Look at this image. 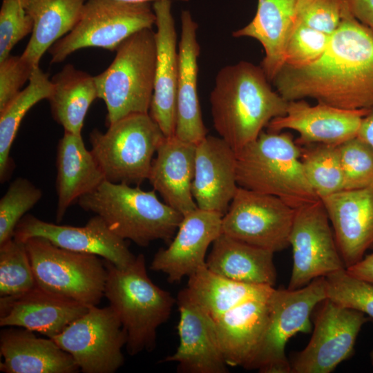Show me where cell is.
Here are the masks:
<instances>
[{
	"instance_id": "cell-15",
	"label": "cell",
	"mask_w": 373,
	"mask_h": 373,
	"mask_svg": "<svg viewBox=\"0 0 373 373\" xmlns=\"http://www.w3.org/2000/svg\"><path fill=\"white\" fill-rule=\"evenodd\" d=\"M33 237L46 238L63 249L98 256L120 268L126 267L136 258L125 240L114 233L97 215L85 225L74 227L50 223L26 214L17 225L13 238L25 242Z\"/></svg>"
},
{
	"instance_id": "cell-11",
	"label": "cell",
	"mask_w": 373,
	"mask_h": 373,
	"mask_svg": "<svg viewBox=\"0 0 373 373\" xmlns=\"http://www.w3.org/2000/svg\"><path fill=\"white\" fill-rule=\"evenodd\" d=\"M52 339L70 354L84 373H114L124 363L122 350L126 334L110 305L90 306Z\"/></svg>"
},
{
	"instance_id": "cell-12",
	"label": "cell",
	"mask_w": 373,
	"mask_h": 373,
	"mask_svg": "<svg viewBox=\"0 0 373 373\" xmlns=\"http://www.w3.org/2000/svg\"><path fill=\"white\" fill-rule=\"evenodd\" d=\"M295 212L278 197L238 186L222 216V232L275 253L289 246Z\"/></svg>"
},
{
	"instance_id": "cell-18",
	"label": "cell",
	"mask_w": 373,
	"mask_h": 373,
	"mask_svg": "<svg viewBox=\"0 0 373 373\" xmlns=\"http://www.w3.org/2000/svg\"><path fill=\"white\" fill-rule=\"evenodd\" d=\"M179 345L162 362L178 363L180 373H226L227 365L215 334L213 321L182 289L178 295Z\"/></svg>"
},
{
	"instance_id": "cell-36",
	"label": "cell",
	"mask_w": 373,
	"mask_h": 373,
	"mask_svg": "<svg viewBox=\"0 0 373 373\" xmlns=\"http://www.w3.org/2000/svg\"><path fill=\"white\" fill-rule=\"evenodd\" d=\"M42 195L41 190L25 178L19 177L10 184L0 200V245L13 238L19 221Z\"/></svg>"
},
{
	"instance_id": "cell-45",
	"label": "cell",
	"mask_w": 373,
	"mask_h": 373,
	"mask_svg": "<svg viewBox=\"0 0 373 373\" xmlns=\"http://www.w3.org/2000/svg\"><path fill=\"white\" fill-rule=\"evenodd\" d=\"M357 137L373 148V106L363 117Z\"/></svg>"
},
{
	"instance_id": "cell-16",
	"label": "cell",
	"mask_w": 373,
	"mask_h": 373,
	"mask_svg": "<svg viewBox=\"0 0 373 373\" xmlns=\"http://www.w3.org/2000/svg\"><path fill=\"white\" fill-rule=\"evenodd\" d=\"M222 216L198 207L184 215L168 247L154 256L150 269L175 283L206 266L208 247L222 233Z\"/></svg>"
},
{
	"instance_id": "cell-24",
	"label": "cell",
	"mask_w": 373,
	"mask_h": 373,
	"mask_svg": "<svg viewBox=\"0 0 373 373\" xmlns=\"http://www.w3.org/2000/svg\"><path fill=\"white\" fill-rule=\"evenodd\" d=\"M196 144L175 135L165 137L153 159L148 180L164 202L183 216L198 208L191 185Z\"/></svg>"
},
{
	"instance_id": "cell-14",
	"label": "cell",
	"mask_w": 373,
	"mask_h": 373,
	"mask_svg": "<svg viewBox=\"0 0 373 373\" xmlns=\"http://www.w3.org/2000/svg\"><path fill=\"white\" fill-rule=\"evenodd\" d=\"M365 315L325 299L307 345L289 361L291 373L332 372L352 354Z\"/></svg>"
},
{
	"instance_id": "cell-31",
	"label": "cell",
	"mask_w": 373,
	"mask_h": 373,
	"mask_svg": "<svg viewBox=\"0 0 373 373\" xmlns=\"http://www.w3.org/2000/svg\"><path fill=\"white\" fill-rule=\"evenodd\" d=\"M52 91L48 98L53 119L64 131L82 135L88 110L98 97L95 76L66 64L51 79Z\"/></svg>"
},
{
	"instance_id": "cell-29",
	"label": "cell",
	"mask_w": 373,
	"mask_h": 373,
	"mask_svg": "<svg viewBox=\"0 0 373 373\" xmlns=\"http://www.w3.org/2000/svg\"><path fill=\"white\" fill-rule=\"evenodd\" d=\"M207 267L227 278L274 287L276 270L272 251L249 245L222 233L213 242Z\"/></svg>"
},
{
	"instance_id": "cell-25",
	"label": "cell",
	"mask_w": 373,
	"mask_h": 373,
	"mask_svg": "<svg viewBox=\"0 0 373 373\" xmlns=\"http://www.w3.org/2000/svg\"><path fill=\"white\" fill-rule=\"evenodd\" d=\"M269 298L247 301L213 320L228 366L245 367L256 351L269 321Z\"/></svg>"
},
{
	"instance_id": "cell-37",
	"label": "cell",
	"mask_w": 373,
	"mask_h": 373,
	"mask_svg": "<svg viewBox=\"0 0 373 373\" xmlns=\"http://www.w3.org/2000/svg\"><path fill=\"white\" fill-rule=\"evenodd\" d=\"M329 299L373 318V283L349 274L345 269L325 277Z\"/></svg>"
},
{
	"instance_id": "cell-33",
	"label": "cell",
	"mask_w": 373,
	"mask_h": 373,
	"mask_svg": "<svg viewBox=\"0 0 373 373\" xmlns=\"http://www.w3.org/2000/svg\"><path fill=\"white\" fill-rule=\"evenodd\" d=\"M52 87L48 75L37 66L28 86L0 111L1 182H5L13 171L14 164L10 153L21 121L32 106L43 99H48Z\"/></svg>"
},
{
	"instance_id": "cell-8",
	"label": "cell",
	"mask_w": 373,
	"mask_h": 373,
	"mask_svg": "<svg viewBox=\"0 0 373 373\" xmlns=\"http://www.w3.org/2000/svg\"><path fill=\"white\" fill-rule=\"evenodd\" d=\"M25 245L38 287L89 307L99 303L107 278L105 260L41 237L30 238Z\"/></svg>"
},
{
	"instance_id": "cell-20",
	"label": "cell",
	"mask_w": 373,
	"mask_h": 373,
	"mask_svg": "<svg viewBox=\"0 0 373 373\" xmlns=\"http://www.w3.org/2000/svg\"><path fill=\"white\" fill-rule=\"evenodd\" d=\"M238 188L236 152L220 137L207 135L195 147L191 191L197 207L224 216Z\"/></svg>"
},
{
	"instance_id": "cell-35",
	"label": "cell",
	"mask_w": 373,
	"mask_h": 373,
	"mask_svg": "<svg viewBox=\"0 0 373 373\" xmlns=\"http://www.w3.org/2000/svg\"><path fill=\"white\" fill-rule=\"evenodd\" d=\"M36 285L25 242L12 238L1 245V297L19 296Z\"/></svg>"
},
{
	"instance_id": "cell-4",
	"label": "cell",
	"mask_w": 373,
	"mask_h": 373,
	"mask_svg": "<svg viewBox=\"0 0 373 373\" xmlns=\"http://www.w3.org/2000/svg\"><path fill=\"white\" fill-rule=\"evenodd\" d=\"M77 203L84 211L100 216L117 236L141 247L157 240L171 242L183 218L161 202L154 189L144 191L139 186L106 180Z\"/></svg>"
},
{
	"instance_id": "cell-3",
	"label": "cell",
	"mask_w": 373,
	"mask_h": 373,
	"mask_svg": "<svg viewBox=\"0 0 373 373\" xmlns=\"http://www.w3.org/2000/svg\"><path fill=\"white\" fill-rule=\"evenodd\" d=\"M105 265L108 273L104 296L126 332L128 353L152 351L157 328L170 317L176 299L150 279L142 254L126 267L106 260Z\"/></svg>"
},
{
	"instance_id": "cell-21",
	"label": "cell",
	"mask_w": 373,
	"mask_h": 373,
	"mask_svg": "<svg viewBox=\"0 0 373 373\" xmlns=\"http://www.w3.org/2000/svg\"><path fill=\"white\" fill-rule=\"evenodd\" d=\"M321 200L346 269L373 247V187L342 190Z\"/></svg>"
},
{
	"instance_id": "cell-27",
	"label": "cell",
	"mask_w": 373,
	"mask_h": 373,
	"mask_svg": "<svg viewBox=\"0 0 373 373\" xmlns=\"http://www.w3.org/2000/svg\"><path fill=\"white\" fill-rule=\"evenodd\" d=\"M299 0H258L253 19L233 32L234 37H251L258 41L265 51L261 68L269 82L285 64L289 39L298 23Z\"/></svg>"
},
{
	"instance_id": "cell-41",
	"label": "cell",
	"mask_w": 373,
	"mask_h": 373,
	"mask_svg": "<svg viewBox=\"0 0 373 373\" xmlns=\"http://www.w3.org/2000/svg\"><path fill=\"white\" fill-rule=\"evenodd\" d=\"M350 12L345 0H299L298 21L327 35H332Z\"/></svg>"
},
{
	"instance_id": "cell-43",
	"label": "cell",
	"mask_w": 373,
	"mask_h": 373,
	"mask_svg": "<svg viewBox=\"0 0 373 373\" xmlns=\"http://www.w3.org/2000/svg\"><path fill=\"white\" fill-rule=\"evenodd\" d=\"M352 15L361 23H373V0H345Z\"/></svg>"
},
{
	"instance_id": "cell-39",
	"label": "cell",
	"mask_w": 373,
	"mask_h": 373,
	"mask_svg": "<svg viewBox=\"0 0 373 373\" xmlns=\"http://www.w3.org/2000/svg\"><path fill=\"white\" fill-rule=\"evenodd\" d=\"M330 37L298 21L287 44L284 66L300 68L315 62L325 52Z\"/></svg>"
},
{
	"instance_id": "cell-19",
	"label": "cell",
	"mask_w": 373,
	"mask_h": 373,
	"mask_svg": "<svg viewBox=\"0 0 373 373\" xmlns=\"http://www.w3.org/2000/svg\"><path fill=\"white\" fill-rule=\"evenodd\" d=\"M156 64L154 90L149 115L165 137L174 135L176 126V98L179 73L177 33L171 11V1H155Z\"/></svg>"
},
{
	"instance_id": "cell-9",
	"label": "cell",
	"mask_w": 373,
	"mask_h": 373,
	"mask_svg": "<svg viewBox=\"0 0 373 373\" xmlns=\"http://www.w3.org/2000/svg\"><path fill=\"white\" fill-rule=\"evenodd\" d=\"M150 3H131L116 0H86L75 28L48 50L51 64L63 61L85 48L115 51L134 33L155 25Z\"/></svg>"
},
{
	"instance_id": "cell-44",
	"label": "cell",
	"mask_w": 373,
	"mask_h": 373,
	"mask_svg": "<svg viewBox=\"0 0 373 373\" xmlns=\"http://www.w3.org/2000/svg\"><path fill=\"white\" fill-rule=\"evenodd\" d=\"M345 269L349 274L373 283V254Z\"/></svg>"
},
{
	"instance_id": "cell-7",
	"label": "cell",
	"mask_w": 373,
	"mask_h": 373,
	"mask_svg": "<svg viewBox=\"0 0 373 373\" xmlns=\"http://www.w3.org/2000/svg\"><path fill=\"white\" fill-rule=\"evenodd\" d=\"M164 137L149 113H135L108 125L105 132L94 128L89 142L105 180L139 186L148 180Z\"/></svg>"
},
{
	"instance_id": "cell-6",
	"label": "cell",
	"mask_w": 373,
	"mask_h": 373,
	"mask_svg": "<svg viewBox=\"0 0 373 373\" xmlns=\"http://www.w3.org/2000/svg\"><path fill=\"white\" fill-rule=\"evenodd\" d=\"M115 59L95 76L98 97L106 106V124L135 113H149L154 90L155 32L141 30L117 48Z\"/></svg>"
},
{
	"instance_id": "cell-48",
	"label": "cell",
	"mask_w": 373,
	"mask_h": 373,
	"mask_svg": "<svg viewBox=\"0 0 373 373\" xmlns=\"http://www.w3.org/2000/svg\"><path fill=\"white\" fill-rule=\"evenodd\" d=\"M368 28H370L371 32L373 35V23L372 25H370V26H368Z\"/></svg>"
},
{
	"instance_id": "cell-2",
	"label": "cell",
	"mask_w": 373,
	"mask_h": 373,
	"mask_svg": "<svg viewBox=\"0 0 373 373\" xmlns=\"http://www.w3.org/2000/svg\"><path fill=\"white\" fill-rule=\"evenodd\" d=\"M213 126L237 153L273 119L285 115L288 101L272 89L261 66L241 61L220 70L210 95Z\"/></svg>"
},
{
	"instance_id": "cell-40",
	"label": "cell",
	"mask_w": 373,
	"mask_h": 373,
	"mask_svg": "<svg viewBox=\"0 0 373 373\" xmlns=\"http://www.w3.org/2000/svg\"><path fill=\"white\" fill-rule=\"evenodd\" d=\"M30 0H2L0 9V61L13 47L32 32L33 21L28 13Z\"/></svg>"
},
{
	"instance_id": "cell-10",
	"label": "cell",
	"mask_w": 373,
	"mask_h": 373,
	"mask_svg": "<svg viewBox=\"0 0 373 373\" xmlns=\"http://www.w3.org/2000/svg\"><path fill=\"white\" fill-rule=\"evenodd\" d=\"M327 299L325 277L296 289H274L269 298V321L263 338L244 367L261 373H291L285 354L288 340L298 332L311 330L314 308Z\"/></svg>"
},
{
	"instance_id": "cell-32",
	"label": "cell",
	"mask_w": 373,
	"mask_h": 373,
	"mask_svg": "<svg viewBox=\"0 0 373 373\" xmlns=\"http://www.w3.org/2000/svg\"><path fill=\"white\" fill-rule=\"evenodd\" d=\"M86 0H30L28 11L33 21L29 41L21 57L39 66L46 51L78 23Z\"/></svg>"
},
{
	"instance_id": "cell-26",
	"label": "cell",
	"mask_w": 373,
	"mask_h": 373,
	"mask_svg": "<svg viewBox=\"0 0 373 373\" xmlns=\"http://www.w3.org/2000/svg\"><path fill=\"white\" fill-rule=\"evenodd\" d=\"M0 370L6 373H75L79 369L70 354L50 338L34 332L9 328L1 330Z\"/></svg>"
},
{
	"instance_id": "cell-22",
	"label": "cell",
	"mask_w": 373,
	"mask_h": 373,
	"mask_svg": "<svg viewBox=\"0 0 373 373\" xmlns=\"http://www.w3.org/2000/svg\"><path fill=\"white\" fill-rule=\"evenodd\" d=\"M88 308L36 285L23 294L1 297L0 326L20 327L52 338Z\"/></svg>"
},
{
	"instance_id": "cell-23",
	"label": "cell",
	"mask_w": 373,
	"mask_h": 373,
	"mask_svg": "<svg viewBox=\"0 0 373 373\" xmlns=\"http://www.w3.org/2000/svg\"><path fill=\"white\" fill-rule=\"evenodd\" d=\"M198 24L189 10L181 13V37L179 43V73L176 98L175 135L197 144L207 135L198 94V59L200 45Z\"/></svg>"
},
{
	"instance_id": "cell-28",
	"label": "cell",
	"mask_w": 373,
	"mask_h": 373,
	"mask_svg": "<svg viewBox=\"0 0 373 373\" xmlns=\"http://www.w3.org/2000/svg\"><path fill=\"white\" fill-rule=\"evenodd\" d=\"M56 220L60 222L78 199L95 190L104 176L82 136L64 131L57 147Z\"/></svg>"
},
{
	"instance_id": "cell-38",
	"label": "cell",
	"mask_w": 373,
	"mask_h": 373,
	"mask_svg": "<svg viewBox=\"0 0 373 373\" xmlns=\"http://www.w3.org/2000/svg\"><path fill=\"white\" fill-rule=\"evenodd\" d=\"M344 190L373 187V148L357 136L338 146Z\"/></svg>"
},
{
	"instance_id": "cell-47",
	"label": "cell",
	"mask_w": 373,
	"mask_h": 373,
	"mask_svg": "<svg viewBox=\"0 0 373 373\" xmlns=\"http://www.w3.org/2000/svg\"><path fill=\"white\" fill-rule=\"evenodd\" d=\"M370 361H371V363H372V365H373V350L370 352Z\"/></svg>"
},
{
	"instance_id": "cell-17",
	"label": "cell",
	"mask_w": 373,
	"mask_h": 373,
	"mask_svg": "<svg viewBox=\"0 0 373 373\" xmlns=\"http://www.w3.org/2000/svg\"><path fill=\"white\" fill-rule=\"evenodd\" d=\"M367 109L348 110L318 102L312 106L303 99L288 101L285 115L276 117L267 125L268 131L285 129L299 133L295 140L300 146L325 144L338 146L355 137Z\"/></svg>"
},
{
	"instance_id": "cell-46",
	"label": "cell",
	"mask_w": 373,
	"mask_h": 373,
	"mask_svg": "<svg viewBox=\"0 0 373 373\" xmlns=\"http://www.w3.org/2000/svg\"><path fill=\"white\" fill-rule=\"evenodd\" d=\"M126 3H151V2H155L157 1H164V0H116ZM171 1V0H170ZM178 1H188L189 0H178Z\"/></svg>"
},
{
	"instance_id": "cell-34",
	"label": "cell",
	"mask_w": 373,
	"mask_h": 373,
	"mask_svg": "<svg viewBox=\"0 0 373 373\" xmlns=\"http://www.w3.org/2000/svg\"><path fill=\"white\" fill-rule=\"evenodd\" d=\"M300 148L304 173L319 199L344 190L338 146L310 144Z\"/></svg>"
},
{
	"instance_id": "cell-5",
	"label": "cell",
	"mask_w": 373,
	"mask_h": 373,
	"mask_svg": "<svg viewBox=\"0 0 373 373\" xmlns=\"http://www.w3.org/2000/svg\"><path fill=\"white\" fill-rule=\"evenodd\" d=\"M238 186L279 198L294 209L320 200L304 173L300 146L289 133L262 131L236 153Z\"/></svg>"
},
{
	"instance_id": "cell-13",
	"label": "cell",
	"mask_w": 373,
	"mask_h": 373,
	"mask_svg": "<svg viewBox=\"0 0 373 373\" xmlns=\"http://www.w3.org/2000/svg\"><path fill=\"white\" fill-rule=\"evenodd\" d=\"M289 245L293 266L289 289L345 269L321 199L296 209Z\"/></svg>"
},
{
	"instance_id": "cell-1",
	"label": "cell",
	"mask_w": 373,
	"mask_h": 373,
	"mask_svg": "<svg viewBox=\"0 0 373 373\" xmlns=\"http://www.w3.org/2000/svg\"><path fill=\"white\" fill-rule=\"evenodd\" d=\"M286 100L306 97L337 108L373 106V35L350 12L323 55L300 68L283 66L272 80Z\"/></svg>"
},
{
	"instance_id": "cell-30",
	"label": "cell",
	"mask_w": 373,
	"mask_h": 373,
	"mask_svg": "<svg viewBox=\"0 0 373 373\" xmlns=\"http://www.w3.org/2000/svg\"><path fill=\"white\" fill-rule=\"evenodd\" d=\"M183 289L188 297L208 316L215 320L232 308L249 300L267 299L274 287L237 282L204 266L188 277Z\"/></svg>"
},
{
	"instance_id": "cell-42",
	"label": "cell",
	"mask_w": 373,
	"mask_h": 373,
	"mask_svg": "<svg viewBox=\"0 0 373 373\" xmlns=\"http://www.w3.org/2000/svg\"><path fill=\"white\" fill-rule=\"evenodd\" d=\"M36 67L21 55H10L0 61V111L21 90Z\"/></svg>"
}]
</instances>
